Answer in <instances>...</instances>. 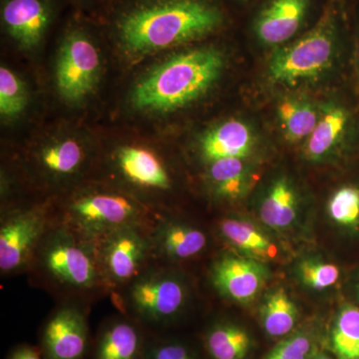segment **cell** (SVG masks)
I'll return each mask as SVG.
<instances>
[{
    "label": "cell",
    "instance_id": "d6986e66",
    "mask_svg": "<svg viewBox=\"0 0 359 359\" xmlns=\"http://www.w3.org/2000/svg\"><path fill=\"white\" fill-rule=\"evenodd\" d=\"M219 236L238 252L252 259H271L278 255V247L256 224L244 219L226 217L218 223Z\"/></svg>",
    "mask_w": 359,
    "mask_h": 359
},
{
    "label": "cell",
    "instance_id": "e0dca14e",
    "mask_svg": "<svg viewBox=\"0 0 359 359\" xmlns=\"http://www.w3.org/2000/svg\"><path fill=\"white\" fill-rule=\"evenodd\" d=\"M87 162L85 149L74 139L54 142L34 156L35 166L47 181L62 182L75 178Z\"/></svg>",
    "mask_w": 359,
    "mask_h": 359
},
{
    "label": "cell",
    "instance_id": "cb8c5ba5",
    "mask_svg": "<svg viewBox=\"0 0 359 359\" xmlns=\"http://www.w3.org/2000/svg\"><path fill=\"white\" fill-rule=\"evenodd\" d=\"M261 318L266 334L271 337H282L294 330L299 311L287 292L278 289L266 295L262 306Z\"/></svg>",
    "mask_w": 359,
    "mask_h": 359
},
{
    "label": "cell",
    "instance_id": "30bf717a",
    "mask_svg": "<svg viewBox=\"0 0 359 359\" xmlns=\"http://www.w3.org/2000/svg\"><path fill=\"white\" fill-rule=\"evenodd\" d=\"M250 21V30L259 43L280 47L313 25L314 11H323L327 4L320 0H259ZM309 30V29H308Z\"/></svg>",
    "mask_w": 359,
    "mask_h": 359
},
{
    "label": "cell",
    "instance_id": "9c48e42d",
    "mask_svg": "<svg viewBox=\"0 0 359 359\" xmlns=\"http://www.w3.org/2000/svg\"><path fill=\"white\" fill-rule=\"evenodd\" d=\"M100 58L96 45L83 28H69L61 42L56 68L59 93L70 102L82 100L96 86Z\"/></svg>",
    "mask_w": 359,
    "mask_h": 359
},
{
    "label": "cell",
    "instance_id": "1f68e13d",
    "mask_svg": "<svg viewBox=\"0 0 359 359\" xmlns=\"http://www.w3.org/2000/svg\"><path fill=\"white\" fill-rule=\"evenodd\" d=\"M7 359H45L40 347L20 344L9 353Z\"/></svg>",
    "mask_w": 359,
    "mask_h": 359
},
{
    "label": "cell",
    "instance_id": "8992f818",
    "mask_svg": "<svg viewBox=\"0 0 359 359\" xmlns=\"http://www.w3.org/2000/svg\"><path fill=\"white\" fill-rule=\"evenodd\" d=\"M123 313L142 327L167 325L183 313L191 297L190 285L175 266L153 263L133 282L113 294Z\"/></svg>",
    "mask_w": 359,
    "mask_h": 359
},
{
    "label": "cell",
    "instance_id": "e575fe53",
    "mask_svg": "<svg viewBox=\"0 0 359 359\" xmlns=\"http://www.w3.org/2000/svg\"><path fill=\"white\" fill-rule=\"evenodd\" d=\"M358 292H359V283H358Z\"/></svg>",
    "mask_w": 359,
    "mask_h": 359
},
{
    "label": "cell",
    "instance_id": "6da1fadb",
    "mask_svg": "<svg viewBox=\"0 0 359 359\" xmlns=\"http://www.w3.org/2000/svg\"><path fill=\"white\" fill-rule=\"evenodd\" d=\"M230 22L219 0H131L117 13L114 30L133 53H151L221 32Z\"/></svg>",
    "mask_w": 359,
    "mask_h": 359
},
{
    "label": "cell",
    "instance_id": "836d02e7",
    "mask_svg": "<svg viewBox=\"0 0 359 359\" xmlns=\"http://www.w3.org/2000/svg\"><path fill=\"white\" fill-rule=\"evenodd\" d=\"M311 359H332L330 356L325 355V354H321V355L316 356V358H313Z\"/></svg>",
    "mask_w": 359,
    "mask_h": 359
},
{
    "label": "cell",
    "instance_id": "f1b7e54d",
    "mask_svg": "<svg viewBox=\"0 0 359 359\" xmlns=\"http://www.w3.org/2000/svg\"><path fill=\"white\" fill-rule=\"evenodd\" d=\"M339 266L320 259H308L299 266L302 282L316 290H327L337 283L339 278Z\"/></svg>",
    "mask_w": 359,
    "mask_h": 359
},
{
    "label": "cell",
    "instance_id": "277c9868",
    "mask_svg": "<svg viewBox=\"0 0 359 359\" xmlns=\"http://www.w3.org/2000/svg\"><path fill=\"white\" fill-rule=\"evenodd\" d=\"M346 21L344 0H328L318 20L285 46L276 47L269 75L276 83L320 76L332 65Z\"/></svg>",
    "mask_w": 359,
    "mask_h": 359
},
{
    "label": "cell",
    "instance_id": "d6a6232c",
    "mask_svg": "<svg viewBox=\"0 0 359 359\" xmlns=\"http://www.w3.org/2000/svg\"><path fill=\"white\" fill-rule=\"evenodd\" d=\"M233 1H236L237 4H255V2H257L259 0H233Z\"/></svg>",
    "mask_w": 359,
    "mask_h": 359
},
{
    "label": "cell",
    "instance_id": "5bb4252c",
    "mask_svg": "<svg viewBox=\"0 0 359 359\" xmlns=\"http://www.w3.org/2000/svg\"><path fill=\"white\" fill-rule=\"evenodd\" d=\"M113 170L124 183L142 193H167L173 179L159 156L147 148L124 146L113 155Z\"/></svg>",
    "mask_w": 359,
    "mask_h": 359
},
{
    "label": "cell",
    "instance_id": "44dd1931",
    "mask_svg": "<svg viewBox=\"0 0 359 359\" xmlns=\"http://www.w3.org/2000/svg\"><path fill=\"white\" fill-rule=\"evenodd\" d=\"M205 178L212 195L219 200L241 199L250 186L249 169L241 158L210 162Z\"/></svg>",
    "mask_w": 359,
    "mask_h": 359
},
{
    "label": "cell",
    "instance_id": "f546056e",
    "mask_svg": "<svg viewBox=\"0 0 359 359\" xmlns=\"http://www.w3.org/2000/svg\"><path fill=\"white\" fill-rule=\"evenodd\" d=\"M313 342L304 332H297L271 349L264 359H311Z\"/></svg>",
    "mask_w": 359,
    "mask_h": 359
},
{
    "label": "cell",
    "instance_id": "484cf974",
    "mask_svg": "<svg viewBox=\"0 0 359 359\" xmlns=\"http://www.w3.org/2000/svg\"><path fill=\"white\" fill-rule=\"evenodd\" d=\"M332 351L337 359H359V308L347 304L335 318L332 335Z\"/></svg>",
    "mask_w": 359,
    "mask_h": 359
},
{
    "label": "cell",
    "instance_id": "8fae6325",
    "mask_svg": "<svg viewBox=\"0 0 359 359\" xmlns=\"http://www.w3.org/2000/svg\"><path fill=\"white\" fill-rule=\"evenodd\" d=\"M86 302H59L45 320L39 347L45 359H85L89 351Z\"/></svg>",
    "mask_w": 359,
    "mask_h": 359
},
{
    "label": "cell",
    "instance_id": "7402d4cb",
    "mask_svg": "<svg viewBox=\"0 0 359 359\" xmlns=\"http://www.w3.org/2000/svg\"><path fill=\"white\" fill-rule=\"evenodd\" d=\"M348 121L346 109L339 105L328 106L318 119L313 133L306 139L304 145L306 157L313 161L327 157L344 138Z\"/></svg>",
    "mask_w": 359,
    "mask_h": 359
},
{
    "label": "cell",
    "instance_id": "ac0fdd59",
    "mask_svg": "<svg viewBox=\"0 0 359 359\" xmlns=\"http://www.w3.org/2000/svg\"><path fill=\"white\" fill-rule=\"evenodd\" d=\"M254 135L245 123L230 120L205 135L201 153L208 163L224 158L244 159L254 147Z\"/></svg>",
    "mask_w": 359,
    "mask_h": 359
},
{
    "label": "cell",
    "instance_id": "52a82bcc",
    "mask_svg": "<svg viewBox=\"0 0 359 359\" xmlns=\"http://www.w3.org/2000/svg\"><path fill=\"white\" fill-rule=\"evenodd\" d=\"M151 224H132L106 233L94 242L101 275L110 294L119 292L154 262Z\"/></svg>",
    "mask_w": 359,
    "mask_h": 359
},
{
    "label": "cell",
    "instance_id": "5b68a950",
    "mask_svg": "<svg viewBox=\"0 0 359 359\" xmlns=\"http://www.w3.org/2000/svg\"><path fill=\"white\" fill-rule=\"evenodd\" d=\"M56 223L95 242L110 231L132 224H152L159 212L122 191L83 190L53 209Z\"/></svg>",
    "mask_w": 359,
    "mask_h": 359
},
{
    "label": "cell",
    "instance_id": "83f0119b",
    "mask_svg": "<svg viewBox=\"0 0 359 359\" xmlns=\"http://www.w3.org/2000/svg\"><path fill=\"white\" fill-rule=\"evenodd\" d=\"M27 93L22 81L6 67L0 69V113L13 117L25 110Z\"/></svg>",
    "mask_w": 359,
    "mask_h": 359
},
{
    "label": "cell",
    "instance_id": "4316f807",
    "mask_svg": "<svg viewBox=\"0 0 359 359\" xmlns=\"http://www.w3.org/2000/svg\"><path fill=\"white\" fill-rule=\"evenodd\" d=\"M327 210L335 224L355 226L359 223V189L353 186L339 189L330 198Z\"/></svg>",
    "mask_w": 359,
    "mask_h": 359
},
{
    "label": "cell",
    "instance_id": "ba28073f",
    "mask_svg": "<svg viewBox=\"0 0 359 359\" xmlns=\"http://www.w3.org/2000/svg\"><path fill=\"white\" fill-rule=\"evenodd\" d=\"M53 223L52 205L11 207L1 212V276H16L27 271L35 250Z\"/></svg>",
    "mask_w": 359,
    "mask_h": 359
},
{
    "label": "cell",
    "instance_id": "4fadbf2b",
    "mask_svg": "<svg viewBox=\"0 0 359 359\" xmlns=\"http://www.w3.org/2000/svg\"><path fill=\"white\" fill-rule=\"evenodd\" d=\"M151 244L155 263L175 266L201 256L209 238L204 230L160 212L151 224Z\"/></svg>",
    "mask_w": 359,
    "mask_h": 359
},
{
    "label": "cell",
    "instance_id": "9a60e30c",
    "mask_svg": "<svg viewBox=\"0 0 359 359\" xmlns=\"http://www.w3.org/2000/svg\"><path fill=\"white\" fill-rule=\"evenodd\" d=\"M52 20L53 7L50 0H4L2 4L4 29L23 48L37 46Z\"/></svg>",
    "mask_w": 359,
    "mask_h": 359
},
{
    "label": "cell",
    "instance_id": "d4e9b609",
    "mask_svg": "<svg viewBox=\"0 0 359 359\" xmlns=\"http://www.w3.org/2000/svg\"><path fill=\"white\" fill-rule=\"evenodd\" d=\"M278 116L285 138L292 143L308 139L320 119L311 104L297 99L280 102Z\"/></svg>",
    "mask_w": 359,
    "mask_h": 359
},
{
    "label": "cell",
    "instance_id": "7a4b0ae2",
    "mask_svg": "<svg viewBox=\"0 0 359 359\" xmlns=\"http://www.w3.org/2000/svg\"><path fill=\"white\" fill-rule=\"evenodd\" d=\"M26 273L59 302L90 304L110 294L99 269L95 244L55 221L42 238Z\"/></svg>",
    "mask_w": 359,
    "mask_h": 359
},
{
    "label": "cell",
    "instance_id": "4dcf8cb0",
    "mask_svg": "<svg viewBox=\"0 0 359 359\" xmlns=\"http://www.w3.org/2000/svg\"><path fill=\"white\" fill-rule=\"evenodd\" d=\"M144 359H199L187 344L175 339H146Z\"/></svg>",
    "mask_w": 359,
    "mask_h": 359
},
{
    "label": "cell",
    "instance_id": "603a6c76",
    "mask_svg": "<svg viewBox=\"0 0 359 359\" xmlns=\"http://www.w3.org/2000/svg\"><path fill=\"white\" fill-rule=\"evenodd\" d=\"M205 351L211 359H245L252 348V337L241 325L218 321L204 337Z\"/></svg>",
    "mask_w": 359,
    "mask_h": 359
},
{
    "label": "cell",
    "instance_id": "ffe728a7",
    "mask_svg": "<svg viewBox=\"0 0 359 359\" xmlns=\"http://www.w3.org/2000/svg\"><path fill=\"white\" fill-rule=\"evenodd\" d=\"M299 209V198L294 185L285 177L276 179L264 196L259 217L273 230H285L294 223Z\"/></svg>",
    "mask_w": 359,
    "mask_h": 359
},
{
    "label": "cell",
    "instance_id": "7c38bea8",
    "mask_svg": "<svg viewBox=\"0 0 359 359\" xmlns=\"http://www.w3.org/2000/svg\"><path fill=\"white\" fill-rule=\"evenodd\" d=\"M269 271L252 257L224 254L210 268V280L219 295L238 304H249L264 289Z\"/></svg>",
    "mask_w": 359,
    "mask_h": 359
},
{
    "label": "cell",
    "instance_id": "2e32d148",
    "mask_svg": "<svg viewBox=\"0 0 359 359\" xmlns=\"http://www.w3.org/2000/svg\"><path fill=\"white\" fill-rule=\"evenodd\" d=\"M143 327L126 314L108 318L97 334L93 359H144Z\"/></svg>",
    "mask_w": 359,
    "mask_h": 359
},
{
    "label": "cell",
    "instance_id": "3957f363",
    "mask_svg": "<svg viewBox=\"0 0 359 359\" xmlns=\"http://www.w3.org/2000/svg\"><path fill=\"white\" fill-rule=\"evenodd\" d=\"M224 65V55L215 46L181 52L142 79L133 92L134 105L161 112L188 105L216 83Z\"/></svg>",
    "mask_w": 359,
    "mask_h": 359
}]
</instances>
